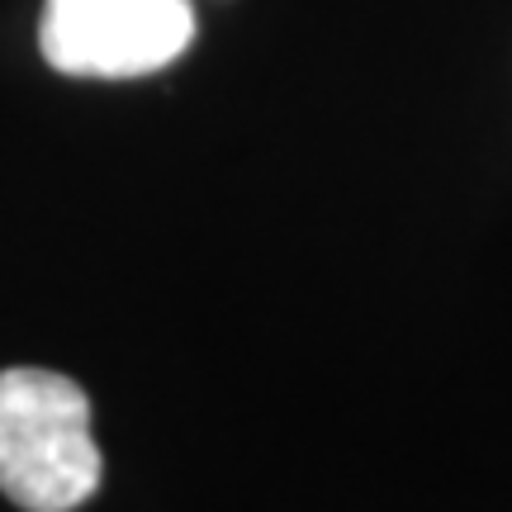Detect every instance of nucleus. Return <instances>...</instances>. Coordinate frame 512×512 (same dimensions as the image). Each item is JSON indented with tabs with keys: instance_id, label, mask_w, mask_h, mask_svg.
I'll return each instance as SVG.
<instances>
[{
	"instance_id": "2",
	"label": "nucleus",
	"mask_w": 512,
	"mask_h": 512,
	"mask_svg": "<svg viewBox=\"0 0 512 512\" xmlns=\"http://www.w3.org/2000/svg\"><path fill=\"white\" fill-rule=\"evenodd\" d=\"M190 0H48L38 48L67 76H143L190 48Z\"/></svg>"
},
{
	"instance_id": "1",
	"label": "nucleus",
	"mask_w": 512,
	"mask_h": 512,
	"mask_svg": "<svg viewBox=\"0 0 512 512\" xmlns=\"http://www.w3.org/2000/svg\"><path fill=\"white\" fill-rule=\"evenodd\" d=\"M100 479L86 389L57 370H0V494L24 512H76Z\"/></svg>"
}]
</instances>
